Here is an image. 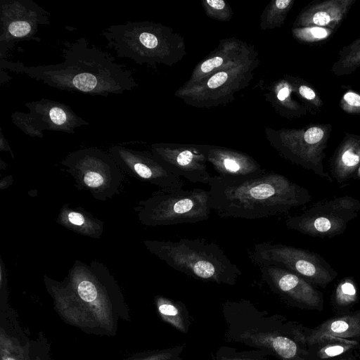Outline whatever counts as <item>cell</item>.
Instances as JSON below:
<instances>
[{
	"instance_id": "obj_12",
	"label": "cell",
	"mask_w": 360,
	"mask_h": 360,
	"mask_svg": "<svg viewBox=\"0 0 360 360\" xmlns=\"http://www.w3.org/2000/svg\"><path fill=\"white\" fill-rule=\"evenodd\" d=\"M259 269L262 280L281 297L302 308L323 309V293L301 276L274 265Z\"/></svg>"
},
{
	"instance_id": "obj_19",
	"label": "cell",
	"mask_w": 360,
	"mask_h": 360,
	"mask_svg": "<svg viewBox=\"0 0 360 360\" xmlns=\"http://www.w3.org/2000/svg\"><path fill=\"white\" fill-rule=\"evenodd\" d=\"M158 309L164 319L179 331L186 333L188 330V316L182 303L160 297L157 299Z\"/></svg>"
},
{
	"instance_id": "obj_32",
	"label": "cell",
	"mask_w": 360,
	"mask_h": 360,
	"mask_svg": "<svg viewBox=\"0 0 360 360\" xmlns=\"http://www.w3.org/2000/svg\"><path fill=\"white\" fill-rule=\"evenodd\" d=\"M289 95V89L288 87L282 88L278 93V98L280 101H284Z\"/></svg>"
},
{
	"instance_id": "obj_18",
	"label": "cell",
	"mask_w": 360,
	"mask_h": 360,
	"mask_svg": "<svg viewBox=\"0 0 360 360\" xmlns=\"http://www.w3.org/2000/svg\"><path fill=\"white\" fill-rule=\"evenodd\" d=\"M58 221L79 233L94 238L99 237L103 231V223L84 210L64 207Z\"/></svg>"
},
{
	"instance_id": "obj_26",
	"label": "cell",
	"mask_w": 360,
	"mask_h": 360,
	"mask_svg": "<svg viewBox=\"0 0 360 360\" xmlns=\"http://www.w3.org/2000/svg\"><path fill=\"white\" fill-rule=\"evenodd\" d=\"M333 20V17L325 11H319L315 13L312 17L314 24L319 26H325L329 24Z\"/></svg>"
},
{
	"instance_id": "obj_17",
	"label": "cell",
	"mask_w": 360,
	"mask_h": 360,
	"mask_svg": "<svg viewBox=\"0 0 360 360\" xmlns=\"http://www.w3.org/2000/svg\"><path fill=\"white\" fill-rule=\"evenodd\" d=\"M359 346L357 341L331 336L305 345L311 360H331Z\"/></svg>"
},
{
	"instance_id": "obj_28",
	"label": "cell",
	"mask_w": 360,
	"mask_h": 360,
	"mask_svg": "<svg viewBox=\"0 0 360 360\" xmlns=\"http://www.w3.org/2000/svg\"><path fill=\"white\" fill-rule=\"evenodd\" d=\"M345 101L350 105L360 106V96L354 92H347L344 95Z\"/></svg>"
},
{
	"instance_id": "obj_29",
	"label": "cell",
	"mask_w": 360,
	"mask_h": 360,
	"mask_svg": "<svg viewBox=\"0 0 360 360\" xmlns=\"http://www.w3.org/2000/svg\"><path fill=\"white\" fill-rule=\"evenodd\" d=\"M0 150L9 152L12 155V157H14L13 151H12L6 137L4 136V135L3 134L1 127L0 129Z\"/></svg>"
},
{
	"instance_id": "obj_11",
	"label": "cell",
	"mask_w": 360,
	"mask_h": 360,
	"mask_svg": "<svg viewBox=\"0 0 360 360\" xmlns=\"http://www.w3.org/2000/svg\"><path fill=\"white\" fill-rule=\"evenodd\" d=\"M108 153L119 167L141 181L157 186L162 191L183 188L181 177L162 164L153 154L122 146H113Z\"/></svg>"
},
{
	"instance_id": "obj_16",
	"label": "cell",
	"mask_w": 360,
	"mask_h": 360,
	"mask_svg": "<svg viewBox=\"0 0 360 360\" xmlns=\"http://www.w3.org/2000/svg\"><path fill=\"white\" fill-rule=\"evenodd\" d=\"M207 161L218 175L233 178H249L265 170L251 157L234 150L219 148L202 150Z\"/></svg>"
},
{
	"instance_id": "obj_34",
	"label": "cell",
	"mask_w": 360,
	"mask_h": 360,
	"mask_svg": "<svg viewBox=\"0 0 360 360\" xmlns=\"http://www.w3.org/2000/svg\"><path fill=\"white\" fill-rule=\"evenodd\" d=\"M4 360H15V359H14L13 358L7 357V358L4 359Z\"/></svg>"
},
{
	"instance_id": "obj_7",
	"label": "cell",
	"mask_w": 360,
	"mask_h": 360,
	"mask_svg": "<svg viewBox=\"0 0 360 360\" xmlns=\"http://www.w3.org/2000/svg\"><path fill=\"white\" fill-rule=\"evenodd\" d=\"M360 212V200L350 195L319 200L285 219L288 229L312 237L331 238L345 232Z\"/></svg>"
},
{
	"instance_id": "obj_10",
	"label": "cell",
	"mask_w": 360,
	"mask_h": 360,
	"mask_svg": "<svg viewBox=\"0 0 360 360\" xmlns=\"http://www.w3.org/2000/svg\"><path fill=\"white\" fill-rule=\"evenodd\" d=\"M30 112L15 111L11 115L13 124L30 137H44V131L75 134V129L89 123L63 103L41 98L25 104Z\"/></svg>"
},
{
	"instance_id": "obj_13",
	"label": "cell",
	"mask_w": 360,
	"mask_h": 360,
	"mask_svg": "<svg viewBox=\"0 0 360 360\" xmlns=\"http://www.w3.org/2000/svg\"><path fill=\"white\" fill-rule=\"evenodd\" d=\"M151 150L153 155L175 174L193 184H209L211 176L202 150L163 144L153 145Z\"/></svg>"
},
{
	"instance_id": "obj_27",
	"label": "cell",
	"mask_w": 360,
	"mask_h": 360,
	"mask_svg": "<svg viewBox=\"0 0 360 360\" xmlns=\"http://www.w3.org/2000/svg\"><path fill=\"white\" fill-rule=\"evenodd\" d=\"M331 360H360V346Z\"/></svg>"
},
{
	"instance_id": "obj_9",
	"label": "cell",
	"mask_w": 360,
	"mask_h": 360,
	"mask_svg": "<svg viewBox=\"0 0 360 360\" xmlns=\"http://www.w3.org/2000/svg\"><path fill=\"white\" fill-rule=\"evenodd\" d=\"M50 16L33 0H0V60L19 41H40L39 26L50 25Z\"/></svg>"
},
{
	"instance_id": "obj_20",
	"label": "cell",
	"mask_w": 360,
	"mask_h": 360,
	"mask_svg": "<svg viewBox=\"0 0 360 360\" xmlns=\"http://www.w3.org/2000/svg\"><path fill=\"white\" fill-rule=\"evenodd\" d=\"M356 300V290L354 283L349 278L342 281L337 286L333 301L338 307H347Z\"/></svg>"
},
{
	"instance_id": "obj_22",
	"label": "cell",
	"mask_w": 360,
	"mask_h": 360,
	"mask_svg": "<svg viewBox=\"0 0 360 360\" xmlns=\"http://www.w3.org/2000/svg\"><path fill=\"white\" fill-rule=\"evenodd\" d=\"M217 360H259L257 359L249 357L248 356H245L241 353H236V352H229L226 353V352L221 348L216 354Z\"/></svg>"
},
{
	"instance_id": "obj_23",
	"label": "cell",
	"mask_w": 360,
	"mask_h": 360,
	"mask_svg": "<svg viewBox=\"0 0 360 360\" xmlns=\"http://www.w3.org/2000/svg\"><path fill=\"white\" fill-rule=\"evenodd\" d=\"M223 58L220 56H215L204 61L200 65V72L206 74L214 68L219 67L223 63Z\"/></svg>"
},
{
	"instance_id": "obj_5",
	"label": "cell",
	"mask_w": 360,
	"mask_h": 360,
	"mask_svg": "<svg viewBox=\"0 0 360 360\" xmlns=\"http://www.w3.org/2000/svg\"><path fill=\"white\" fill-rule=\"evenodd\" d=\"M257 266H277L301 276L314 286L325 288L338 275L320 255L282 243L262 242L248 250Z\"/></svg>"
},
{
	"instance_id": "obj_4",
	"label": "cell",
	"mask_w": 360,
	"mask_h": 360,
	"mask_svg": "<svg viewBox=\"0 0 360 360\" xmlns=\"http://www.w3.org/2000/svg\"><path fill=\"white\" fill-rule=\"evenodd\" d=\"M138 217L146 226L193 224L209 219L212 211L210 192L199 188L158 191L138 206Z\"/></svg>"
},
{
	"instance_id": "obj_8",
	"label": "cell",
	"mask_w": 360,
	"mask_h": 360,
	"mask_svg": "<svg viewBox=\"0 0 360 360\" xmlns=\"http://www.w3.org/2000/svg\"><path fill=\"white\" fill-rule=\"evenodd\" d=\"M117 57L129 58L137 64L153 63L162 55L163 38L160 28L152 22L128 21L112 25L101 33Z\"/></svg>"
},
{
	"instance_id": "obj_21",
	"label": "cell",
	"mask_w": 360,
	"mask_h": 360,
	"mask_svg": "<svg viewBox=\"0 0 360 360\" xmlns=\"http://www.w3.org/2000/svg\"><path fill=\"white\" fill-rule=\"evenodd\" d=\"M324 132L319 127H311L304 134V141L308 145H314L319 143L323 138Z\"/></svg>"
},
{
	"instance_id": "obj_33",
	"label": "cell",
	"mask_w": 360,
	"mask_h": 360,
	"mask_svg": "<svg viewBox=\"0 0 360 360\" xmlns=\"http://www.w3.org/2000/svg\"><path fill=\"white\" fill-rule=\"evenodd\" d=\"M290 3V0H277L275 1L276 6L279 9L286 8Z\"/></svg>"
},
{
	"instance_id": "obj_6",
	"label": "cell",
	"mask_w": 360,
	"mask_h": 360,
	"mask_svg": "<svg viewBox=\"0 0 360 360\" xmlns=\"http://www.w3.org/2000/svg\"><path fill=\"white\" fill-rule=\"evenodd\" d=\"M61 164L79 188L96 199L105 200L118 192L122 174L109 153L97 148H82L68 154Z\"/></svg>"
},
{
	"instance_id": "obj_31",
	"label": "cell",
	"mask_w": 360,
	"mask_h": 360,
	"mask_svg": "<svg viewBox=\"0 0 360 360\" xmlns=\"http://www.w3.org/2000/svg\"><path fill=\"white\" fill-rule=\"evenodd\" d=\"M206 3L210 8L214 10H222L226 6L223 0H207Z\"/></svg>"
},
{
	"instance_id": "obj_25",
	"label": "cell",
	"mask_w": 360,
	"mask_h": 360,
	"mask_svg": "<svg viewBox=\"0 0 360 360\" xmlns=\"http://www.w3.org/2000/svg\"><path fill=\"white\" fill-rule=\"evenodd\" d=\"M228 74L226 72H219L212 75L207 82V86L210 89H216L224 84L228 79Z\"/></svg>"
},
{
	"instance_id": "obj_15",
	"label": "cell",
	"mask_w": 360,
	"mask_h": 360,
	"mask_svg": "<svg viewBox=\"0 0 360 360\" xmlns=\"http://www.w3.org/2000/svg\"><path fill=\"white\" fill-rule=\"evenodd\" d=\"M289 330L298 342L305 345L323 337H338L360 342V309L330 318L314 328L287 322Z\"/></svg>"
},
{
	"instance_id": "obj_2",
	"label": "cell",
	"mask_w": 360,
	"mask_h": 360,
	"mask_svg": "<svg viewBox=\"0 0 360 360\" xmlns=\"http://www.w3.org/2000/svg\"><path fill=\"white\" fill-rule=\"evenodd\" d=\"M210 206L220 217L257 219L285 214L311 200L309 191L285 176L264 172L249 178L211 176Z\"/></svg>"
},
{
	"instance_id": "obj_1",
	"label": "cell",
	"mask_w": 360,
	"mask_h": 360,
	"mask_svg": "<svg viewBox=\"0 0 360 360\" xmlns=\"http://www.w3.org/2000/svg\"><path fill=\"white\" fill-rule=\"evenodd\" d=\"M63 44L62 63L27 66L20 61L0 60L1 71L8 70L61 91L91 96L121 94L138 86L130 70L110 53L89 45L85 37Z\"/></svg>"
},
{
	"instance_id": "obj_14",
	"label": "cell",
	"mask_w": 360,
	"mask_h": 360,
	"mask_svg": "<svg viewBox=\"0 0 360 360\" xmlns=\"http://www.w3.org/2000/svg\"><path fill=\"white\" fill-rule=\"evenodd\" d=\"M239 339L257 349L266 350L281 360H311L306 347L291 335L287 323L283 332L252 328L242 333Z\"/></svg>"
},
{
	"instance_id": "obj_3",
	"label": "cell",
	"mask_w": 360,
	"mask_h": 360,
	"mask_svg": "<svg viewBox=\"0 0 360 360\" xmlns=\"http://www.w3.org/2000/svg\"><path fill=\"white\" fill-rule=\"evenodd\" d=\"M143 243L150 253L171 268L194 279L233 285L242 274L219 245L203 238Z\"/></svg>"
},
{
	"instance_id": "obj_30",
	"label": "cell",
	"mask_w": 360,
	"mask_h": 360,
	"mask_svg": "<svg viewBox=\"0 0 360 360\" xmlns=\"http://www.w3.org/2000/svg\"><path fill=\"white\" fill-rule=\"evenodd\" d=\"M300 94L308 100H312L316 97L314 91L309 87L302 85L299 89Z\"/></svg>"
},
{
	"instance_id": "obj_24",
	"label": "cell",
	"mask_w": 360,
	"mask_h": 360,
	"mask_svg": "<svg viewBox=\"0 0 360 360\" xmlns=\"http://www.w3.org/2000/svg\"><path fill=\"white\" fill-rule=\"evenodd\" d=\"M302 34L307 39H322L328 35V31L322 27H311L302 31Z\"/></svg>"
}]
</instances>
